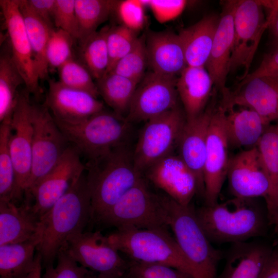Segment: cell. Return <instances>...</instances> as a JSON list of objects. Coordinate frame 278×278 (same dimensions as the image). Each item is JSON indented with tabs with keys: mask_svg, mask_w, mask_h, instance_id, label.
<instances>
[{
	"mask_svg": "<svg viewBox=\"0 0 278 278\" xmlns=\"http://www.w3.org/2000/svg\"><path fill=\"white\" fill-rule=\"evenodd\" d=\"M91 216V196L83 173L40 219L41 239L36 251L42 257L43 267L54 265L67 238L83 232Z\"/></svg>",
	"mask_w": 278,
	"mask_h": 278,
	"instance_id": "6da1fadb",
	"label": "cell"
},
{
	"mask_svg": "<svg viewBox=\"0 0 278 278\" xmlns=\"http://www.w3.org/2000/svg\"><path fill=\"white\" fill-rule=\"evenodd\" d=\"M91 196L90 222L97 223L129 190L142 178L126 143L85 164Z\"/></svg>",
	"mask_w": 278,
	"mask_h": 278,
	"instance_id": "7a4b0ae2",
	"label": "cell"
},
{
	"mask_svg": "<svg viewBox=\"0 0 278 278\" xmlns=\"http://www.w3.org/2000/svg\"><path fill=\"white\" fill-rule=\"evenodd\" d=\"M252 199L234 197L195 210L198 222L211 242L235 243L263 234V214Z\"/></svg>",
	"mask_w": 278,
	"mask_h": 278,
	"instance_id": "3957f363",
	"label": "cell"
},
{
	"mask_svg": "<svg viewBox=\"0 0 278 278\" xmlns=\"http://www.w3.org/2000/svg\"><path fill=\"white\" fill-rule=\"evenodd\" d=\"M108 237L111 244L129 260L167 265L198 278L168 229H118Z\"/></svg>",
	"mask_w": 278,
	"mask_h": 278,
	"instance_id": "277c9868",
	"label": "cell"
},
{
	"mask_svg": "<svg viewBox=\"0 0 278 278\" xmlns=\"http://www.w3.org/2000/svg\"><path fill=\"white\" fill-rule=\"evenodd\" d=\"M169 228L182 252L195 269L198 278H218V263L221 252L214 248L190 205H182L165 194H159Z\"/></svg>",
	"mask_w": 278,
	"mask_h": 278,
	"instance_id": "5b68a950",
	"label": "cell"
},
{
	"mask_svg": "<svg viewBox=\"0 0 278 278\" xmlns=\"http://www.w3.org/2000/svg\"><path fill=\"white\" fill-rule=\"evenodd\" d=\"M54 119L69 144L88 162L126 143L130 128L126 117L105 109L76 124Z\"/></svg>",
	"mask_w": 278,
	"mask_h": 278,
	"instance_id": "8992f818",
	"label": "cell"
},
{
	"mask_svg": "<svg viewBox=\"0 0 278 278\" xmlns=\"http://www.w3.org/2000/svg\"><path fill=\"white\" fill-rule=\"evenodd\" d=\"M97 223L116 229H168L165 210L158 194L151 192L144 178L129 190Z\"/></svg>",
	"mask_w": 278,
	"mask_h": 278,
	"instance_id": "52a82bcc",
	"label": "cell"
},
{
	"mask_svg": "<svg viewBox=\"0 0 278 278\" xmlns=\"http://www.w3.org/2000/svg\"><path fill=\"white\" fill-rule=\"evenodd\" d=\"M186 120L178 106L146 122L133 151L135 166L143 175L151 164L172 153Z\"/></svg>",
	"mask_w": 278,
	"mask_h": 278,
	"instance_id": "ba28073f",
	"label": "cell"
},
{
	"mask_svg": "<svg viewBox=\"0 0 278 278\" xmlns=\"http://www.w3.org/2000/svg\"><path fill=\"white\" fill-rule=\"evenodd\" d=\"M32 161L25 193L48 173L70 145L45 103H31Z\"/></svg>",
	"mask_w": 278,
	"mask_h": 278,
	"instance_id": "9c48e42d",
	"label": "cell"
},
{
	"mask_svg": "<svg viewBox=\"0 0 278 278\" xmlns=\"http://www.w3.org/2000/svg\"><path fill=\"white\" fill-rule=\"evenodd\" d=\"M64 245L77 263L99 276L122 277L129 265L100 231L75 233Z\"/></svg>",
	"mask_w": 278,
	"mask_h": 278,
	"instance_id": "30bf717a",
	"label": "cell"
},
{
	"mask_svg": "<svg viewBox=\"0 0 278 278\" xmlns=\"http://www.w3.org/2000/svg\"><path fill=\"white\" fill-rule=\"evenodd\" d=\"M258 0L237 1L234 14V39L229 73L244 68L245 78L249 71L264 31L270 21L265 18Z\"/></svg>",
	"mask_w": 278,
	"mask_h": 278,
	"instance_id": "8fae6325",
	"label": "cell"
},
{
	"mask_svg": "<svg viewBox=\"0 0 278 278\" xmlns=\"http://www.w3.org/2000/svg\"><path fill=\"white\" fill-rule=\"evenodd\" d=\"M30 94L26 88L19 92L11 123L14 133L11 132L9 147L15 176V203L25 194L31 174L33 127Z\"/></svg>",
	"mask_w": 278,
	"mask_h": 278,
	"instance_id": "7c38bea8",
	"label": "cell"
},
{
	"mask_svg": "<svg viewBox=\"0 0 278 278\" xmlns=\"http://www.w3.org/2000/svg\"><path fill=\"white\" fill-rule=\"evenodd\" d=\"M78 150L70 145L54 168L25 195L34 200L32 210L41 218L85 171Z\"/></svg>",
	"mask_w": 278,
	"mask_h": 278,
	"instance_id": "4fadbf2b",
	"label": "cell"
},
{
	"mask_svg": "<svg viewBox=\"0 0 278 278\" xmlns=\"http://www.w3.org/2000/svg\"><path fill=\"white\" fill-rule=\"evenodd\" d=\"M177 78L152 71L145 74L135 91L127 120L147 121L178 107Z\"/></svg>",
	"mask_w": 278,
	"mask_h": 278,
	"instance_id": "5bb4252c",
	"label": "cell"
},
{
	"mask_svg": "<svg viewBox=\"0 0 278 278\" xmlns=\"http://www.w3.org/2000/svg\"><path fill=\"white\" fill-rule=\"evenodd\" d=\"M226 111L220 105L216 108L210 125L203 170L205 205L218 202L227 176L230 147L225 127Z\"/></svg>",
	"mask_w": 278,
	"mask_h": 278,
	"instance_id": "9a60e30c",
	"label": "cell"
},
{
	"mask_svg": "<svg viewBox=\"0 0 278 278\" xmlns=\"http://www.w3.org/2000/svg\"><path fill=\"white\" fill-rule=\"evenodd\" d=\"M0 6L8 33L13 60L24 80L26 89L38 100L42 94L40 78L19 8V0H1Z\"/></svg>",
	"mask_w": 278,
	"mask_h": 278,
	"instance_id": "2e32d148",
	"label": "cell"
},
{
	"mask_svg": "<svg viewBox=\"0 0 278 278\" xmlns=\"http://www.w3.org/2000/svg\"><path fill=\"white\" fill-rule=\"evenodd\" d=\"M145 178L177 203L190 205L198 193L197 178L179 155L172 153L149 166L143 172Z\"/></svg>",
	"mask_w": 278,
	"mask_h": 278,
	"instance_id": "e0dca14e",
	"label": "cell"
},
{
	"mask_svg": "<svg viewBox=\"0 0 278 278\" xmlns=\"http://www.w3.org/2000/svg\"><path fill=\"white\" fill-rule=\"evenodd\" d=\"M225 110L235 107L251 109L269 124L278 123V75L256 77L222 96Z\"/></svg>",
	"mask_w": 278,
	"mask_h": 278,
	"instance_id": "ac0fdd59",
	"label": "cell"
},
{
	"mask_svg": "<svg viewBox=\"0 0 278 278\" xmlns=\"http://www.w3.org/2000/svg\"><path fill=\"white\" fill-rule=\"evenodd\" d=\"M234 197L266 199L269 183L261 165L256 146L243 150L230 158L227 176Z\"/></svg>",
	"mask_w": 278,
	"mask_h": 278,
	"instance_id": "d6986e66",
	"label": "cell"
},
{
	"mask_svg": "<svg viewBox=\"0 0 278 278\" xmlns=\"http://www.w3.org/2000/svg\"><path fill=\"white\" fill-rule=\"evenodd\" d=\"M45 104L53 117L71 123H80L105 109L103 102L91 94L48 79Z\"/></svg>",
	"mask_w": 278,
	"mask_h": 278,
	"instance_id": "ffe728a7",
	"label": "cell"
},
{
	"mask_svg": "<svg viewBox=\"0 0 278 278\" xmlns=\"http://www.w3.org/2000/svg\"><path fill=\"white\" fill-rule=\"evenodd\" d=\"M215 100L200 115L187 119L178 144L179 155L195 174L198 184V193L204 197L203 170L207 138L213 114L216 109Z\"/></svg>",
	"mask_w": 278,
	"mask_h": 278,
	"instance_id": "44dd1931",
	"label": "cell"
},
{
	"mask_svg": "<svg viewBox=\"0 0 278 278\" xmlns=\"http://www.w3.org/2000/svg\"><path fill=\"white\" fill-rule=\"evenodd\" d=\"M237 2L228 1L224 3L205 66L214 86L221 92L222 96L229 90L226 86V82L233 43L234 14Z\"/></svg>",
	"mask_w": 278,
	"mask_h": 278,
	"instance_id": "7402d4cb",
	"label": "cell"
},
{
	"mask_svg": "<svg viewBox=\"0 0 278 278\" xmlns=\"http://www.w3.org/2000/svg\"><path fill=\"white\" fill-rule=\"evenodd\" d=\"M148 66L159 74L179 76L187 66L178 34L171 31L150 32L146 38Z\"/></svg>",
	"mask_w": 278,
	"mask_h": 278,
	"instance_id": "603a6c76",
	"label": "cell"
},
{
	"mask_svg": "<svg viewBox=\"0 0 278 278\" xmlns=\"http://www.w3.org/2000/svg\"><path fill=\"white\" fill-rule=\"evenodd\" d=\"M26 197L20 205L0 200V246L20 243L41 236L39 218Z\"/></svg>",
	"mask_w": 278,
	"mask_h": 278,
	"instance_id": "cb8c5ba5",
	"label": "cell"
},
{
	"mask_svg": "<svg viewBox=\"0 0 278 278\" xmlns=\"http://www.w3.org/2000/svg\"><path fill=\"white\" fill-rule=\"evenodd\" d=\"M214 85L205 67L187 66L177 80V90L187 119L202 113Z\"/></svg>",
	"mask_w": 278,
	"mask_h": 278,
	"instance_id": "d4e9b609",
	"label": "cell"
},
{
	"mask_svg": "<svg viewBox=\"0 0 278 278\" xmlns=\"http://www.w3.org/2000/svg\"><path fill=\"white\" fill-rule=\"evenodd\" d=\"M271 252L258 242L233 243L218 278H260Z\"/></svg>",
	"mask_w": 278,
	"mask_h": 278,
	"instance_id": "484cf974",
	"label": "cell"
},
{
	"mask_svg": "<svg viewBox=\"0 0 278 278\" xmlns=\"http://www.w3.org/2000/svg\"><path fill=\"white\" fill-rule=\"evenodd\" d=\"M226 111L224 127L230 147L256 146L267 127L271 124L254 110L243 107Z\"/></svg>",
	"mask_w": 278,
	"mask_h": 278,
	"instance_id": "4316f807",
	"label": "cell"
},
{
	"mask_svg": "<svg viewBox=\"0 0 278 278\" xmlns=\"http://www.w3.org/2000/svg\"><path fill=\"white\" fill-rule=\"evenodd\" d=\"M219 21V17L216 15H207L180 31L178 34L183 46L187 66L205 67Z\"/></svg>",
	"mask_w": 278,
	"mask_h": 278,
	"instance_id": "83f0119b",
	"label": "cell"
},
{
	"mask_svg": "<svg viewBox=\"0 0 278 278\" xmlns=\"http://www.w3.org/2000/svg\"><path fill=\"white\" fill-rule=\"evenodd\" d=\"M256 147L269 183L265 199L267 218L270 224H275L278 217V123L267 127Z\"/></svg>",
	"mask_w": 278,
	"mask_h": 278,
	"instance_id": "f1b7e54d",
	"label": "cell"
},
{
	"mask_svg": "<svg viewBox=\"0 0 278 278\" xmlns=\"http://www.w3.org/2000/svg\"><path fill=\"white\" fill-rule=\"evenodd\" d=\"M19 8L24 21L39 78L47 79L49 65L46 49L50 33L55 28L48 25L36 14L28 0H19Z\"/></svg>",
	"mask_w": 278,
	"mask_h": 278,
	"instance_id": "f546056e",
	"label": "cell"
},
{
	"mask_svg": "<svg viewBox=\"0 0 278 278\" xmlns=\"http://www.w3.org/2000/svg\"><path fill=\"white\" fill-rule=\"evenodd\" d=\"M41 236L0 246V278H25L33 268Z\"/></svg>",
	"mask_w": 278,
	"mask_h": 278,
	"instance_id": "4dcf8cb0",
	"label": "cell"
},
{
	"mask_svg": "<svg viewBox=\"0 0 278 278\" xmlns=\"http://www.w3.org/2000/svg\"><path fill=\"white\" fill-rule=\"evenodd\" d=\"M24 80L12 57L9 44L0 55V121L11 119L19 92L18 87Z\"/></svg>",
	"mask_w": 278,
	"mask_h": 278,
	"instance_id": "1f68e13d",
	"label": "cell"
},
{
	"mask_svg": "<svg viewBox=\"0 0 278 278\" xmlns=\"http://www.w3.org/2000/svg\"><path fill=\"white\" fill-rule=\"evenodd\" d=\"M95 83L105 102L113 112L125 117L138 83L113 72L96 80Z\"/></svg>",
	"mask_w": 278,
	"mask_h": 278,
	"instance_id": "d6a6232c",
	"label": "cell"
},
{
	"mask_svg": "<svg viewBox=\"0 0 278 278\" xmlns=\"http://www.w3.org/2000/svg\"><path fill=\"white\" fill-rule=\"evenodd\" d=\"M109 27L102 28L79 43L78 60L96 80L103 77L108 68L109 59L107 38Z\"/></svg>",
	"mask_w": 278,
	"mask_h": 278,
	"instance_id": "836d02e7",
	"label": "cell"
},
{
	"mask_svg": "<svg viewBox=\"0 0 278 278\" xmlns=\"http://www.w3.org/2000/svg\"><path fill=\"white\" fill-rule=\"evenodd\" d=\"M117 1L75 0L79 43L95 32L115 10Z\"/></svg>",
	"mask_w": 278,
	"mask_h": 278,
	"instance_id": "e575fe53",
	"label": "cell"
},
{
	"mask_svg": "<svg viewBox=\"0 0 278 278\" xmlns=\"http://www.w3.org/2000/svg\"><path fill=\"white\" fill-rule=\"evenodd\" d=\"M11 119L3 120L0 125V200L13 202L15 176L9 147Z\"/></svg>",
	"mask_w": 278,
	"mask_h": 278,
	"instance_id": "d590c367",
	"label": "cell"
},
{
	"mask_svg": "<svg viewBox=\"0 0 278 278\" xmlns=\"http://www.w3.org/2000/svg\"><path fill=\"white\" fill-rule=\"evenodd\" d=\"M147 65L146 38L143 35L138 38L132 49L118 61L111 72L139 83Z\"/></svg>",
	"mask_w": 278,
	"mask_h": 278,
	"instance_id": "8d00e7d4",
	"label": "cell"
},
{
	"mask_svg": "<svg viewBox=\"0 0 278 278\" xmlns=\"http://www.w3.org/2000/svg\"><path fill=\"white\" fill-rule=\"evenodd\" d=\"M58 69L59 81L63 84L86 92L97 98L99 95L93 78L84 65L74 56Z\"/></svg>",
	"mask_w": 278,
	"mask_h": 278,
	"instance_id": "74e56055",
	"label": "cell"
},
{
	"mask_svg": "<svg viewBox=\"0 0 278 278\" xmlns=\"http://www.w3.org/2000/svg\"><path fill=\"white\" fill-rule=\"evenodd\" d=\"M137 39L136 30L124 24L109 27L107 38L109 61L106 74L132 49Z\"/></svg>",
	"mask_w": 278,
	"mask_h": 278,
	"instance_id": "f35d334b",
	"label": "cell"
},
{
	"mask_svg": "<svg viewBox=\"0 0 278 278\" xmlns=\"http://www.w3.org/2000/svg\"><path fill=\"white\" fill-rule=\"evenodd\" d=\"M75 41L67 32L54 28L50 33L46 49L48 65L58 68L73 57V45Z\"/></svg>",
	"mask_w": 278,
	"mask_h": 278,
	"instance_id": "ab89813d",
	"label": "cell"
},
{
	"mask_svg": "<svg viewBox=\"0 0 278 278\" xmlns=\"http://www.w3.org/2000/svg\"><path fill=\"white\" fill-rule=\"evenodd\" d=\"M57 264L45 268L42 278H94L97 275L77 263L63 245L59 250Z\"/></svg>",
	"mask_w": 278,
	"mask_h": 278,
	"instance_id": "60d3db41",
	"label": "cell"
},
{
	"mask_svg": "<svg viewBox=\"0 0 278 278\" xmlns=\"http://www.w3.org/2000/svg\"><path fill=\"white\" fill-rule=\"evenodd\" d=\"M123 278H195L183 270L163 264L129 260Z\"/></svg>",
	"mask_w": 278,
	"mask_h": 278,
	"instance_id": "b9f144b4",
	"label": "cell"
},
{
	"mask_svg": "<svg viewBox=\"0 0 278 278\" xmlns=\"http://www.w3.org/2000/svg\"><path fill=\"white\" fill-rule=\"evenodd\" d=\"M54 24L71 35L77 41L78 26L75 13V0H56L54 12Z\"/></svg>",
	"mask_w": 278,
	"mask_h": 278,
	"instance_id": "7bdbcfd3",
	"label": "cell"
},
{
	"mask_svg": "<svg viewBox=\"0 0 278 278\" xmlns=\"http://www.w3.org/2000/svg\"><path fill=\"white\" fill-rule=\"evenodd\" d=\"M152 10L160 22H165L178 16L184 9L186 1H142Z\"/></svg>",
	"mask_w": 278,
	"mask_h": 278,
	"instance_id": "ee69618b",
	"label": "cell"
},
{
	"mask_svg": "<svg viewBox=\"0 0 278 278\" xmlns=\"http://www.w3.org/2000/svg\"><path fill=\"white\" fill-rule=\"evenodd\" d=\"M278 75V48L266 56L259 66L253 72L248 74L237 84L239 88L251 79L259 77Z\"/></svg>",
	"mask_w": 278,
	"mask_h": 278,
	"instance_id": "f6af8a7d",
	"label": "cell"
},
{
	"mask_svg": "<svg viewBox=\"0 0 278 278\" xmlns=\"http://www.w3.org/2000/svg\"><path fill=\"white\" fill-rule=\"evenodd\" d=\"M56 0H28L36 14L52 27H54V12Z\"/></svg>",
	"mask_w": 278,
	"mask_h": 278,
	"instance_id": "bcb514c9",
	"label": "cell"
},
{
	"mask_svg": "<svg viewBox=\"0 0 278 278\" xmlns=\"http://www.w3.org/2000/svg\"><path fill=\"white\" fill-rule=\"evenodd\" d=\"M260 278H278V245L272 251Z\"/></svg>",
	"mask_w": 278,
	"mask_h": 278,
	"instance_id": "7dc6e473",
	"label": "cell"
},
{
	"mask_svg": "<svg viewBox=\"0 0 278 278\" xmlns=\"http://www.w3.org/2000/svg\"><path fill=\"white\" fill-rule=\"evenodd\" d=\"M42 262L41 255L37 252L32 269L25 278H42Z\"/></svg>",
	"mask_w": 278,
	"mask_h": 278,
	"instance_id": "c3c4849f",
	"label": "cell"
},
{
	"mask_svg": "<svg viewBox=\"0 0 278 278\" xmlns=\"http://www.w3.org/2000/svg\"><path fill=\"white\" fill-rule=\"evenodd\" d=\"M267 18L270 21L269 27L275 39L278 41V10H270Z\"/></svg>",
	"mask_w": 278,
	"mask_h": 278,
	"instance_id": "681fc988",
	"label": "cell"
},
{
	"mask_svg": "<svg viewBox=\"0 0 278 278\" xmlns=\"http://www.w3.org/2000/svg\"><path fill=\"white\" fill-rule=\"evenodd\" d=\"M259 2L263 7L269 10H278V0H259Z\"/></svg>",
	"mask_w": 278,
	"mask_h": 278,
	"instance_id": "f907efd6",
	"label": "cell"
},
{
	"mask_svg": "<svg viewBox=\"0 0 278 278\" xmlns=\"http://www.w3.org/2000/svg\"><path fill=\"white\" fill-rule=\"evenodd\" d=\"M275 232L276 233V235L277 236V245H278V217L276 220V222L275 224Z\"/></svg>",
	"mask_w": 278,
	"mask_h": 278,
	"instance_id": "816d5d0a",
	"label": "cell"
},
{
	"mask_svg": "<svg viewBox=\"0 0 278 278\" xmlns=\"http://www.w3.org/2000/svg\"><path fill=\"white\" fill-rule=\"evenodd\" d=\"M94 278H123V277H107L99 276L97 274Z\"/></svg>",
	"mask_w": 278,
	"mask_h": 278,
	"instance_id": "f5cc1de1",
	"label": "cell"
}]
</instances>
